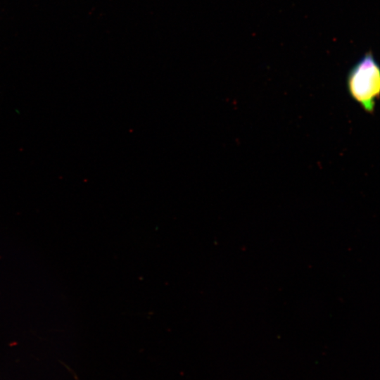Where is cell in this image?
Wrapping results in <instances>:
<instances>
[{
  "label": "cell",
  "instance_id": "cell-1",
  "mask_svg": "<svg viewBox=\"0 0 380 380\" xmlns=\"http://www.w3.org/2000/svg\"><path fill=\"white\" fill-rule=\"evenodd\" d=\"M347 89L362 109L373 113L380 94V68L371 52L366 53L349 70Z\"/></svg>",
  "mask_w": 380,
  "mask_h": 380
}]
</instances>
